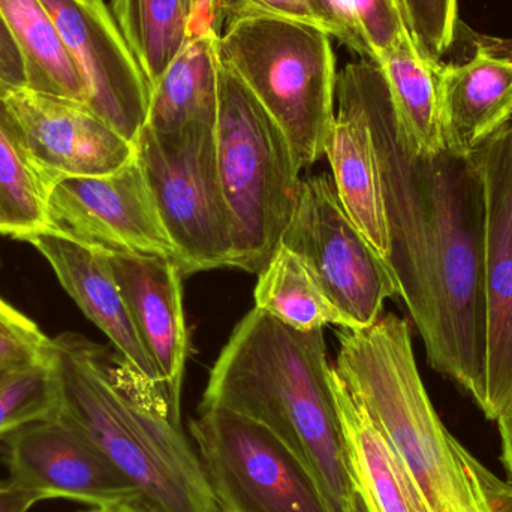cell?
Here are the masks:
<instances>
[{"label": "cell", "mask_w": 512, "mask_h": 512, "mask_svg": "<svg viewBox=\"0 0 512 512\" xmlns=\"http://www.w3.org/2000/svg\"><path fill=\"white\" fill-rule=\"evenodd\" d=\"M26 65L11 29L0 12V90L26 89Z\"/></svg>", "instance_id": "obj_31"}, {"label": "cell", "mask_w": 512, "mask_h": 512, "mask_svg": "<svg viewBox=\"0 0 512 512\" xmlns=\"http://www.w3.org/2000/svg\"><path fill=\"white\" fill-rule=\"evenodd\" d=\"M27 243L47 259L60 285L84 315L111 340L125 363L167 400L158 370L138 336L107 255L48 231L30 237Z\"/></svg>", "instance_id": "obj_17"}, {"label": "cell", "mask_w": 512, "mask_h": 512, "mask_svg": "<svg viewBox=\"0 0 512 512\" xmlns=\"http://www.w3.org/2000/svg\"><path fill=\"white\" fill-rule=\"evenodd\" d=\"M81 512H107V510H105V508H90V510Z\"/></svg>", "instance_id": "obj_36"}, {"label": "cell", "mask_w": 512, "mask_h": 512, "mask_svg": "<svg viewBox=\"0 0 512 512\" xmlns=\"http://www.w3.org/2000/svg\"><path fill=\"white\" fill-rule=\"evenodd\" d=\"M280 245L306 262L358 328L375 324L385 301L399 295L390 265L346 215L334 183L325 176L300 180Z\"/></svg>", "instance_id": "obj_9"}, {"label": "cell", "mask_w": 512, "mask_h": 512, "mask_svg": "<svg viewBox=\"0 0 512 512\" xmlns=\"http://www.w3.org/2000/svg\"><path fill=\"white\" fill-rule=\"evenodd\" d=\"M219 26L240 15L261 14L289 18L321 27L364 59L363 45L343 12L340 0H219Z\"/></svg>", "instance_id": "obj_27"}, {"label": "cell", "mask_w": 512, "mask_h": 512, "mask_svg": "<svg viewBox=\"0 0 512 512\" xmlns=\"http://www.w3.org/2000/svg\"><path fill=\"white\" fill-rule=\"evenodd\" d=\"M53 339L0 297V369L51 366Z\"/></svg>", "instance_id": "obj_30"}, {"label": "cell", "mask_w": 512, "mask_h": 512, "mask_svg": "<svg viewBox=\"0 0 512 512\" xmlns=\"http://www.w3.org/2000/svg\"><path fill=\"white\" fill-rule=\"evenodd\" d=\"M334 397L358 499L367 512H430L399 456L333 367Z\"/></svg>", "instance_id": "obj_19"}, {"label": "cell", "mask_w": 512, "mask_h": 512, "mask_svg": "<svg viewBox=\"0 0 512 512\" xmlns=\"http://www.w3.org/2000/svg\"><path fill=\"white\" fill-rule=\"evenodd\" d=\"M375 140L387 210L385 261L418 328L430 366L486 405L487 306L483 183L472 158L414 155L397 126L382 69H342Z\"/></svg>", "instance_id": "obj_1"}, {"label": "cell", "mask_w": 512, "mask_h": 512, "mask_svg": "<svg viewBox=\"0 0 512 512\" xmlns=\"http://www.w3.org/2000/svg\"><path fill=\"white\" fill-rule=\"evenodd\" d=\"M2 441L9 480L44 501L65 498L92 508L140 505L137 487L62 414L20 427Z\"/></svg>", "instance_id": "obj_11"}, {"label": "cell", "mask_w": 512, "mask_h": 512, "mask_svg": "<svg viewBox=\"0 0 512 512\" xmlns=\"http://www.w3.org/2000/svg\"><path fill=\"white\" fill-rule=\"evenodd\" d=\"M472 56L441 63L442 119L447 152L472 158L512 122V39L475 33L459 23Z\"/></svg>", "instance_id": "obj_15"}, {"label": "cell", "mask_w": 512, "mask_h": 512, "mask_svg": "<svg viewBox=\"0 0 512 512\" xmlns=\"http://www.w3.org/2000/svg\"><path fill=\"white\" fill-rule=\"evenodd\" d=\"M189 430L221 512H333L309 472L254 421L203 409Z\"/></svg>", "instance_id": "obj_8"}, {"label": "cell", "mask_w": 512, "mask_h": 512, "mask_svg": "<svg viewBox=\"0 0 512 512\" xmlns=\"http://www.w3.org/2000/svg\"><path fill=\"white\" fill-rule=\"evenodd\" d=\"M105 510L107 512H146L137 504L116 505V507L105 508Z\"/></svg>", "instance_id": "obj_35"}, {"label": "cell", "mask_w": 512, "mask_h": 512, "mask_svg": "<svg viewBox=\"0 0 512 512\" xmlns=\"http://www.w3.org/2000/svg\"><path fill=\"white\" fill-rule=\"evenodd\" d=\"M216 56L285 132L298 168L303 171L319 161L336 99L330 35L303 21L240 15L222 27Z\"/></svg>", "instance_id": "obj_5"}, {"label": "cell", "mask_w": 512, "mask_h": 512, "mask_svg": "<svg viewBox=\"0 0 512 512\" xmlns=\"http://www.w3.org/2000/svg\"><path fill=\"white\" fill-rule=\"evenodd\" d=\"M59 411V382L53 364L0 369V439Z\"/></svg>", "instance_id": "obj_26"}, {"label": "cell", "mask_w": 512, "mask_h": 512, "mask_svg": "<svg viewBox=\"0 0 512 512\" xmlns=\"http://www.w3.org/2000/svg\"><path fill=\"white\" fill-rule=\"evenodd\" d=\"M219 0H192L191 38L201 33L221 35Z\"/></svg>", "instance_id": "obj_33"}, {"label": "cell", "mask_w": 512, "mask_h": 512, "mask_svg": "<svg viewBox=\"0 0 512 512\" xmlns=\"http://www.w3.org/2000/svg\"><path fill=\"white\" fill-rule=\"evenodd\" d=\"M409 32L418 50L433 62H442L456 44L459 30L457 0H402Z\"/></svg>", "instance_id": "obj_29"}, {"label": "cell", "mask_w": 512, "mask_h": 512, "mask_svg": "<svg viewBox=\"0 0 512 512\" xmlns=\"http://www.w3.org/2000/svg\"><path fill=\"white\" fill-rule=\"evenodd\" d=\"M47 231L104 255L168 258L179 264L137 156L114 173L51 183Z\"/></svg>", "instance_id": "obj_10"}, {"label": "cell", "mask_w": 512, "mask_h": 512, "mask_svg": "<svg viewBox=\"0 0 512 512\" xmlns=\"http://www.w3.org/2000/svg\"><path fill=\"white\" fill-rule=\"evenodd\" d=\"M441 63L427 59L412 36L403 38L378 62L387 81L400 138L414 155L435 156L447 152Z\"/></svg>", "instance_id": "obj_21"}, {"label": "cell", "mask_w": 512, "mask_h": 512, "mask_svg": "<svg viewBox=\"0 0 512 512\" xmlns=\"http://www.w3.org/2000/svg\"><path fill=\"white\" fill-rule=\"evenodd\" d=\"M495 421L501 435L502 463L512 484V396Z\"/></svg>", "instance_id": "obj_34"}, {"label": "cell", "mask_w": 512, "mask_h": 512, "mask_svg": "<svg viewBox=\"0 0 512 512\" xmlns=\"http://www.w3.org/2000/svg\"><path fill=\"white\" fill-rule=\"evenodd\" d=\"M41 501V496L17 486L9 478L0 481V512H29Z\"/></svg>", "instance_id": "obj_32"}, {"label": "cell", "mask_w": 512, "mask_h": 512, "mask_svg": "<svg viewBox=\"0 0 512 512\" xmlns=\"http://www.w3.org/2000/svg\"><path fill=\"white\" fill-rule=\"evenodd\" d=\"M48 188L21 147L0 96V234L27 242L47 231Z\"/></svg>", "instance_id": "obj_25"}, {"label": "cell", "mask_w": 512, "mask_h": 512, "mask_svg": "<svg viewBox=\"0 0 512 512\" xmlns=\"http://www.w3.org/2000/svg\"><path fill=\"white\" fill-rule=\"evenodd\" d=\"M215 134L216 128L156 134L144 126L134 143L185 276L234 265L233 221L219 177Z\"/></svg>", "instance_id": "obj_7"}, {"label": "cell", "mask_w": 512, "mask_h": 512, "mask_svg": "<svg viewBox=\"0 0 512 512\" xmlns=\"http://www.w3.org/2000/svg\"><path fill=\"white\" fill-rule=\"evenodd\" d=\"M255 307L294 330H324L327 325L360 330L334 303L306 262L280 245L258 274Z\"/></svg>", "instance_id": "obj_23"}, {"label": "cell", "mask_w": 512, "mask_h": 512, "mask_svg": "<svg viewBox=\"0 0 512 512\" xmlns=\"http://www.w3.org/2000/svg\"><path fill=\"white\" fill-rule=\"evenodd\" d=\"M0 12L23 56L26 89L86 105L83 77L41 0H0Z\"/></svg>", "instance_id": "obj_22"}, {"label": "cell", "mask_w": 512, "mask_h": 512, "mask_svg": "<svg viewBox=\"0 0 512 512\" xmlns=\"http://www.w3.org/2000/svg\"><path fill=\"white\" fill-rule=\"evenodd\" d=\"M357 512H367L366 508H364V505L361 504L360 499H358V510H357Z\"/></svg>", "instance_id": "obj_37"}, {"label": "cell", "mask_w": 512, "mask_h": 512, "mask_svg": "<svg viewBox=\"0 0 512 512\" xmlns=\"http://www.w3.org/2000/svg\"><path fill=\"white\" fill-rule=\"evenodd\" d=\"M111 12L152 90L191 41L192 0H111Z\"/></svg>", "instance_id": "obj_24"}, {"label": "cell", "mask_w": 512, "mask_h": 512, "mask_svg": "<svg viewBox=\"0 0 512 512\" xmlns=\"http://www.w3.org/2000/svg\"><path fill=\"white\" fill-rule=\"evenodd\" d=\"M363 45L364 59L378 63L394 45L411 36L402 0H340Z\"/></svg>", "instance_id": "obj_28"}, {"label": "cell", "mask_w": 512, "mask_h": 512, "mask_svg": "<svg viewBox=\"0 0 512 512\" xmlns=\"http://www.w3.org/2000/svg\"><path fill=\"white\" fill-rule=\"evenodd\" d=\"M215 138L219 177L234 228L233 267L259 274L291 221L301 170L285 132L221 63Z\"/></svg>", "instance_id": "obj_6"}, {"label": "cell", "mask_w": 512, "mask_h": 512, "mask_svg": "<svg viewBox=\"0 0 512 512\" xmlns=\"http://www.w3.org/2000/svg\"><path fill=\"white\" fill-rule=\"evenodd\" d=\"M77 63L86 105L135 143L146 125L150 86L104 0H41Z\"/></svg>", "instance_id": "obj_12"}, {"label": "cell", "mask_w": 512, "mask_h": 512, "mask_svg": "<svg viewBox=\"0 0 512 512\" xmlns=\"http://www.w3.org/2000/svg\"><path fill=\"white\" fill-rule=\"evenodd\" d=\"M0 96L21 147L48 186L114 173L135 158V144L86 105L29 89H3Z\"/></svg>", "instance_id": "obj_13"}, {"label": "cell", "mask_w": 512, "mask_h": 512, "mask_svg": "<svg viewBox=\"0 0 512 512\" xmlns=\"http://www.w3.org/2000/svg\"><path fill=\"white\" fill-rule=\"evenodd\" d=\"M215 32L194 36L150 90L146 128L156 134H185L216 128L219 62Z\"/></svg>", "instance_id": "obj_20"}, {"label": "cell", "mask_w": 512, "mask_h": 512, "mask_svg": "<svg viewBox=\"0 0 512 512\" xmlns=\"http://www.w3.org/2000/svg\"><path fill=\"white\" fill-rule=\"evenodd\" d=\"M60 411L137 487L146 512H221L165 397L119 354L77 333L53 339Z\"/></svg>", "instance_id": "obj_3"}, {"label": "cell", "mask_w": 512, "mask_h": 512, "mask_svg": "<svg viewBox=\"0 0 512 512\" xmlns=\"http://www.w3.org/2000/svg\"><path fill=\"white\" fill-rule=\"evenodd\" d=\"M111 271L138 336L161 378L171 411L180 420L189 334L179 264L168 258L110 256Z\"/></svg>", "instance_id": "obj_16"}, {"label": "cell", "mask_w": 512, "mask_h": 512, "mask_svg": "<svg viewBox=\"0 0 512 512\" xmlns=\"http://www.w3.org/2000/svg\"><path fill=\"white\" fill-rule=\"evenodd\" d=\"M334 114L324 155L333 170L337 197L355 227L382 258L390 254L381 168L366 111L351 80L337 74Z\"/></svg>", "instance_id": "obj_18"}, {"label": "cell", "mask_w": 512, "mask_h": 512, "mask_svg": "<svg viewBox=\"0 0 512 512\" xmlns=\"http://www.w3.org/2000/svg\"><path fill=\"white\" fill-rule=\"evenodd\" d=\"M483 183L487 306L486 405L495 421L512 396V122L474 156Z\"/></svg>", "instance_id": "obj_14"}, {"label": "cell", "mask_w": 512, "mask_h": 512, "mask_svg": "<svg viewBox=\"0 0 512 512\" xmlns=\"http://www.w3.org/2000/svg\"><path fill=\"white\" fill-rule=\"evenodd\" d=\"M336 370L405 466L430 512H512V484L442 423L415 361L409 322L394 313L337 334Z\"/></svg>", "instance_id": "obj_4"}, {"label": "cell", "mask_w": 512, "mask_h": 512, "mask_svg": "<svg viewBox=\"0 0 512 512\" xmlns=\"http://www.w3.org/2000/svg\"><path fill=\"white\" fill-rule=\"evenodd\" d=\"M331 375L324 331L294 330L254 307L222 348L198 411L219 409L264 427L309 472L333 512H357Z\"/></svg>", "instance_id": "obj_2"}]
</instances>
